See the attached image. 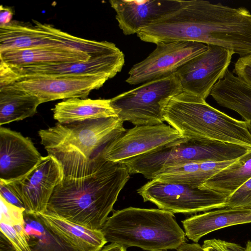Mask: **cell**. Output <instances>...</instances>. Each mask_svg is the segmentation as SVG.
<instances>
[{
    "label": "cell",
    "mask_w": 251,
    "mask_h": 251,
    "mask_svg": "<svg viewBox=\"0 0 251 251\" xmlns=\"http://www.w3.org/2000/svg\"><path fill=\"white\" fill-rule=\"evenodd\" d=\"M176 250V251H205L203 247L198 243H187L185 242L181 243Z\"/></svg>",
    "instance_id": "33"
},
{
    "label": "cell",
    "mask_w": 251,
    "mask_h": 251,
    "mask_svg": "<svg viewBox=\"0 0 251 251\" xmlns=\"http://www.w3.org/2000/svg\"><path fill=\"white\" fill-rule=\"evenodd\" d=\"M40 104L38 97L13 85L0 88V125L32 117Z\"/></svg>",
    "instance_id": "23"
},
{
    "label": "cell",
    "mask_w": 251,
    "mask_h": 251,
    "mask_svg": "<svg viewBox=\"0 0 251 251\" xmlns=\"http://www.w3.org/2000/svg\"><path fill=\"white\" fill-rule=\"evenodd\" d=\"M208 49L207 45L191 41L158 43L146 59L133 65L126 81L136 85L169 75Z\"/></svg>",
    "instance_id": "10"
},
{
    "label": "cell",
    "mask_w": 251,
    "mask_h": 251,
    "mask_svg": "<svg viewBox=\"0 0 251 251\" xmlns=\"http://www.w3.org/2000/svg\"><path fill=\"white\" fill-rule=\"evenodd\" d=\"M129 175L124 162L106 161L87 176L63 177L54 189L47 212L87 228L100 230Z\"/></svg>",
    "instance_id": "1"
},
{
    "label": "cell",
    "mask_w": 251,
    "mask_h": 251,
    "mask_svg": "<svg viewBox=\"0 0 251 251\" xmlns=\"http://www.w3.org/2000/svg\"><path fill=\"white\" fill-rule=\"evenodd\" d=\"M24 221L31 251H79L52 230L38 215L25 212Z\"/></svg>",
    "instance_id": "25"
},
{
    "label": "cell",
    "mask_w": 251,
    "mask_h": 251,
    "mask_svg": "<svg viewBox=\"0 0 251 251\" xmlns=\"http://www.w3.org/2000/svg\"><path fill=\"white\" fill-rule=\"evenodd\" d=\"M225 208L251 209V178L227 197Z\"/></svg>",
    "instance_id": "27"
},
{
    "label": "cell",
    "mask_w": 251,
    "mask_h": 251,
    "mask_svg": "<svg viewBox=\"0 0 251 251\" xmlns=\"http://www.w3.org/2000/svg\"><path fill=\"white\" fill-rule=\"evenodd\" d=\"M202 247L205 251H243L245 248L235 243L216 239L205 240Z\"/></svg>",
    "instance_id": "29"
},
{
    "label": "cell",
    "mask_w": 251,
    "mask_h": 251,
    "mask_svg": "<svg viewBox=\"0 0 251 251\" xmlns=\"http://www.w3.org/2000/svg\"><path fill=\"white\" fill-rule=\"evenodd\" d=\"M0 233L6 238L14 251H31L24 225L11 226L0 223Z\"/></svg>",
    "instance_id": "26"
},
{
    "label": "cell",
    "mask_w": 251,
    "mask_h": 251,
    "mask_svg": "<svg viewBox=\"0 0 251 251\" xmlns=\"http://www.w3.org/2000/svg\"><path fill=\"white\" fill-rule=\"evenodd\" d=\"M124 64L125 55L119 49L112 52L92 57L87 61L14 67L0 61V87L12 84L20 77L32 75H102L112 78L121 72Z\"/></svg>",
    "instance_id": "9"
},
{
    "label": "cell",
    "mask_w": 251,
    "mask_h": 251,
    "mask_svg": "<svg viewBox=\"0 0 251 251\" xmlns=\"http://www.w3.org/2000/svg\"><path fill=\"white\" fill-rule=\"evenodd\" d=\"M144 201L172 213L196 214L225 208L227 196L209 188L152 179L137 189Z\"/></svg>",
    "instance_id": "8"
},
{
    "label": "cell",
    "mask_w": 251,
    "mask_h": 251,
    "mask_svg": "<svg viewBox=\"0 0 251 251\" xmlns=\"http://www.w3.org/2000/svg\"><path fill=\"white\" fill-rule=\"evenodd\" d=\"M62 178L59 163L48 155L42 157L38 164L24 176L4 182L22 201L26 213L38 214L47 212L54 189Z\"/></svg>",
    "instance_id": "12"
},
{
    "label": "cell",
    "mask_w": 251,
    "mask_h": 251,
    "mask_svg": "<svg viewBox=\"0 0 251 251\" xmlns=\"http://www.w3.org/2000/svg\"><path fill=\"white\" fill-rule=\"evenodd\" d=\"M0 196L8 202L20 208L24 205L17 196L13 193L6 182L0 180Z\"/></svg>",
    "instance_id": "31"
},
{
    "label": "cell",
    "mask_w": 251,
    "mask_h": 251,
    "mask_svg": "<svg viewBox=\"0 0 251 251\" xmlns=\"http://www.w3.org/2000/svg\"><path fill=\"white\" fill-rule=\"evenodd\" d=\"M126 249V248L122 245L115 243H110L104 246L99 251H127Z\"/></svg>",
    "instance_id": "34"
},
{
    "label": "cell",
    "mask_w": 251,
    "mask_h": 251,
    "mask_svg": "<svg viewBox=\"0 0 251 251\" xmlns=\"http://www.w3.org/2000/svg\"><path fill=\"white\" fill-rule=\"evenodd\" d=\"M208 46L206 51L186 62L175 73L182 91L205 100L216 83L224 77L234 54L226 48Z\"/></svg>",
    "instance_id": "13"
},
{
    "label": "cell",
    "mask_w": 251,
    "mask_h": 251,
    "mask_svg": "<svg viewBox=\"0 0 251 251\" xmlns=\"http://www.w3.org/2000/svg\"><path fill=\"white\" fill-rule=\"evenodd\" d=\"M251 178V150L207 180L201 186L226 196Z\"/></svg>",
    "instance_id": "24"
},
{
    "label": "cell",
    "mask_w": 251,
    "mask_h": 251,
    "mask_svg": "<svg viewBox=\"0 0 251 251\" xmlns=\"http://www.w3.org/2000/svg\"><path fill=\"white\" fill-rule=\"evenodd\" d=\"M175 73L143 83L111 99L118 118L135 126L163 124L162 108L167 101L181 92Z\"/></svg>",
    "instance_id": "7"
},
{
    "label": "cell",
    "mask_w": 251,
    "mask_h": 251,
    "mask_svg": "<svg viewBox=\"0 0 251 251\" xmlns=\"http://www.w3.org/2000/svg\"><path fill=\"white\" fill-rule=\"evenodd\" d=\"M184 138L164 124L135 126L110 141L103 150V157L108 162H122Z\"/></svg>",
    "instance_id": "11"
},
{
    "label": "cell",
    "mask_w": 251,
    "mask_h": 251,
    "mask_svg": "<svg viewBox=\"0 0 251 251\" xmlns=\"http://www.w3.org/2000/svg\"><path fill=\"white\" fill-rule=\"evenodd\" d=\"M162 112L164 122L185 138L221 141L251 150L246 121L226 115L196 95L182 91L167 101Z\"/></svg>",
    "instance_id": "3"
},
{
    "label": "cell",
    "mask_w": 251,
    "mask_h": 251,
    "mask_svg": "<svg viewBox=\"0 0 251 251\" xmlns=\"http://www.w3.org/2000/svg\"><path fill=\"white\" fill-rule=\"evenodd\" d=\"M33 24L11 21L0 26V52L36 47L69 48L94 57L117 50L115 44L107 41L88 40L72 35L52 25L32 20Z\"/></svg>",
    "instance_id": "6"
},
{
    "label": "cell",
    "mask_w": 251,
    "mask_h": 251,
    "mask_svg": "<svg viewBox=\"0 0 251 251\" xmlns=\"http://www.w3.org/2000/svg\"><path fill=\"white\" fill-rule=\"evenodd\" d=\"M243 251H251V242L250 241L247 242L246 248H244Z\"/></svg>",
    "instance_id": "35"
},
{
    "label": "cell",
    "mask_w": 251,
    "mask_h": 251,
    "mask_svg": "<svg viewBox=\"0 0 251 251\" xmlns=\"http://www.w3.org/2000/svg\"><path fill=\"white\" fill-rule=\"evenodd\" d=\"M12 17V9L1 5L0 7V26L9 24L11 22Z\"/></svg>",
    "instance_id": "32"
},
{
    "label": "cell",
    "mask_w": 251,
    "mask_h": 251,
    "mask_svg": "<svg viewBox=\"0 0 251 251\" xmlns=\"http://www.w3.org/2000/svg\"><path fill=\"white\" fill-rule=\"evenodd\" d=\"M42 156L32 141L20 132L0 127V180L9 182L29 172Z\"/></svg>",
    "instance_id": "15"
},
{
    "label": "cell",
    "mask_w": 251,
    "mask_h": 251,
    "mask_svg": "<svg viewBox=\"0 0 251 251\" xmlns=\"http://www.w3.org/2000/svg\"><path fill=\"white\" fill-rule=\"evenodd\" d=\"M0 223L15 226L24 225V208L13 205L0 196Z\"/></svg>",
    "instance_id": "28"
},
{
    "label": "cell",
    "mask_w": 251,
    "mask_h": 251,
    "mask_svg": "<svg viewBox=\"0 0 251 251\" xmlns=\"http://www.w3.org/2000/svg\"><path fill=\"white\" fill-rule=\"evenodd\" d=\"M109 79L102 75H32L20 77L10 85L36 96L42 103L61 99H85Z\"/></svg>",
    "instance_id": "14"
},
{
    "label": "cell",
    "mask_w": 251,
    "mask_h": 251,
    "mask_svg": "<svg viewBox=\"0 0 251 251\" xmlns=\"http://www.w3.org/2000/svg\"><path fill=\"white\" fill-rule=\"evenodd\" d=\"M92 56L73 48L36 47L0 52V61L10 67L87 61Z\"/></svg>",
    "instance_id": "17"
},
{
    "label": "cell",
    "mask_w": 251,
    "mask_h": 251,
    "mask_svg": "<svg viewBox=\"0 0 251 251\" xmlns=\"http://www.w3.org/2000/svg\"><path fill=\"white\" fill-rule=\"evenodd\" d=\"M250 149L231 143L185 138L124 162L129 174L153 179L162 169L190 162H222L237 159Z\"/></svg>",
    "instance_id": "5"
},
{
    "label": "cell",
    "mask_w": 251,
    "mask_h": 251,
    "mask_svg": "<svg viewBox=\"0 0 251 251\" xmlns=\"http://www.w3.org/2000/svg\"><path fill=\"white\" fill-rule=\"evenodd\" d=\"M101 228L107 242L148 251L176 249L185 233L174 214L160 209L129 207L113 210Z\"/></svg>",
    "instance_id": "4"
},
{
    "label": "cell",
    "mask_w": 251,
    "mask_h": 251,
    "mask_svg": "<svg viewBox=\"0 0 251 251\" xmlns=\"http://www.w3.org/2000/svg\"><path fill=\"white\" fill-rule=\"evenodd\" d=\"M210 95L217 103L239 114L247 123L251 133V86L228 69Z\"/></svg>",
    "instance_id": "19"
},
{
    "label": "cell",
    "mask_w": 251,
    "mask_h": 251,
    "mask_svg": "<svg viewBox=\"0 0 251 251\" xmlns=\"http://www.w3.org/2000/svg\"><path fill=\"white\" fill-rule=\"evenodd\" d=\"M37 215L79 251H99L107 243L101 230L87 228L47 212Z\"/></svg>",
    "instance_id": "21"
},
{
    "label": "cell",
    "mask_w": 251,
    "mask_h": 251,
    "mask_svg": "<svg viewBox=\"0 0 251 251\" xmlns=\"http://www.w3.org/2000/svg\"><path fill=\"white\" fill-rule=\"evenodd\" d=\"M232 73L251 86V55L240 57L234 64Z\"/></svg>",
    "instance_id": "30"
},
{
    "label": "cell",
    "mask_w": 251,
    "mask_h": 251,
    "mask_svg": "<svg viewBox=\"0 0 251 251\" xmlns=\"http://www.w3.org/2000/svg\"><path fill=\"white\" fill-rule=\"evenodd\" d=\"M179 0H111L109 3L116 13V19L124 34L138 31L155 21L179 8Z\"/></svg>",
    "instance_id": "16"
},
{
    "label": "cell",
    "mask_w": 251,
    "mask_h": 251,
    "mask_svg": "<svg viewBox=\"0 0 251 251\" xmlns=\"http://www.w3.org/2000/svg\"><path fill=\"white\" fill-rule=\"evenodd\" d=\"M181 222L185 235L197 243L202 237L219 229L251 223V209L223 208L191 216Z\"/></svg>",
    "instance_id": "18"
},
{
    "label": "cell",
    "mask_w": 251,
    "mask_h": 251,
    "mask_svg": "<svg viewBox=\"0 0 251 251\" xmlns=\"http://www.w3.org/2000/svg\"><path fill=\"white\" fill-rule=\"evenodd\" d=\"M51 110L53 118L63 124L118 117L111 99L71 98L57 103Z\"/></svg>",
    "instance_id": "20"
},
{
    "label": "cell",
    "mask_w": 251,
    "mask_h": 251,
    "mask_svg": "<svg viewBox=\"0 0 251 251\" xmlns=\"http://www.w3.org/2000/svg\"><path fill=\"white\" fill-rule=\"evenodd\" d=\"M123 123L118 117L57 123L40 129L38 134L48 155L59 163L63 177L81 178L94 174L105 164L103 150L126 130Z\"/></svg>",
    "instance_id": "2"
},
{
    "label": "cell",
    "mask_w": 251,
    "mask_h": 251,
    "mask_svg": "<svg viewBox=\"0 0 251 251\" xmlns=\"http://www.w3.org/2000/svg\"><path fill=\"white\" fill-rule=\"evenodd\" d=\"M236 160L222 162H190L176 164L162 169L153 179L164 182L201 186Z\"/></svg>",
    "instance_id": "22"
}]
</instances>
